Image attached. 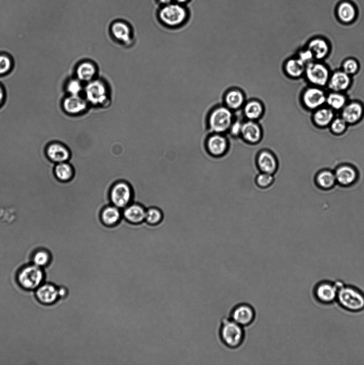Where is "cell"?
Instances as JSON below:
<instances>
[{
    "label": "cell",
    "mask_w": 364,
    "mask_h": 365,
    "mask_svg": "<svg viewBox=\"0 0 364 365\" xmlns=\"http://www.w3.org/2000/svg\"><path fill=\"white\" fill-rule=\"evenodd\" d=\"M244 328L230 318L222 319L219 328V337L222 343L229 349L239 348L245 341Z\"/></svg>",
    "instance_id": "obj_1"
},
{
    "label": "cell",
    "mask_w": 364,
    "mask_h": 365,
    "mask_svg": "<svg viewBox=\"0 0 364 365\" xmlns=\"http://www.w3.org/2000/svg\"><path fill=\"white\" fill-rule=\"evenodd\" d=\"M336 301L341 308L350 312L364 310V294L354 286L343 284L340 286Z\"/></svg>",
    "instance_id": "obj_2"
},
{
    "label": "cell",
    "mask_w": 364,
    "mask_h": 365,
    "mask_svg": "<svg viewBox=\"0 0 364 365\" xmlns=\"http://www.w3.org/2000/svg\"><path fill=\"white\" fill-rule=\"evenodd\" d=\"M235 119L232 110L225 105L215 107L210 113L208 119L209 129L211 134H225L229 130Z\"/></svg>",
    "instance_id": "obj_3"
},
{
    "label": "cell",
    "mask_w": 364,
    "mask_h": 365,
    "mask_svg": "<svg viewBox=\"0 0 364 365\" xmlns=\"http://www.w3.org/2000/svg\"><path fill=\"white\" fill-rule=\"evenodd\" d=\"M188 16L186 9L179 4L164 6L159 12L161 22L171 28H176L183 25L187 20Z\"/></svg>",
    "instance_id": "obj_4"
},
{
    "label": "cell",
    "mask_w": 364,
    "mask_h": 365,
    "mask_svg": "<svg viewBox=\"0 0 364 365\" xmlns=\"http://www.w3.org/2000/svg\"><path fill=\"white\" fill-rule=\"evenodd\" d=\"M41 267L36 265L24 267L17 276V281L22 288L27 290L37 289L44 279Z\"/></svg>",
    "instance_id": "obj_5"
},
{
    "label": "cell",
    "mask_w": 364,
    "mask_h": 365,
    "mask_svg": "<svg viewBox=\"0 0 364 365\" xmlns=\"http://www.w3.org/2000/svg\"><path fill=\"white\" fill-rule=\"evenodd\" d=\"M331 74L327 66L319 61L314 60L306 66L305 75L313 86L322 88L327 86Z\"/></svg>",
    "instance_id": "obj_6"
},
{
    "label": "cell",
    "mask_w": 364,
    "mask_h": 365,
    "mask_svg": "<svg viewBox=\"0 0 364 365\" xmlns=\"http://www.w3.org/2000/svg\"><path fill=\"white\" fill-rule=\"evenodd\" d=\"M230 145L229 138L225 134H210L204 141L206 152L215 158H222L227 155Z\"/></svg>",
    "instance_id": "obj_7"
},
{
    "label": "cell",
    "mask_w": 364,
    "mask_h": 365,
    "mask_svg": "<svg viewBox=\"0 0 364 365\" xmlns=\"http://www.w3.org/2000/svg\"><path fill=\"white\" fill-rule=\"evenodd\" d=\"M343 284L323 281L317 283L314 290L316 300L323 304H330L336 301L339 289Z\"/></svg>",
    "instance_id": "obj_8"
},
{
    "label": "cell",
    "mask_w": 364,
    "mask_h": 365,
    "mask_svg": "<svg viewBox=\"0 0 364 365\" xmlns=\"http://www.w3.org/2000/svg\"><path fill=\"white\" fill-rule=\"evenodd\" d=\"M255 318L256 312L254 308L246 303L237 304L232 308L230 314L231 320L243 327L252 325Z\"/></svg>",
    "instance_id": "obj_9"
},
{
    "label": "cell",
    "mask_w": 364,
    "mask_h": 365,
    "mask_svg": "<svg viewBox=\"0 0 364 365\" xmlns=\"http://www.w3.org/2000/svg\"><path fill=\"white\" fill-rule=\"evenodd\" d=\"M327 94L322 88L312 86L303 91L302 101L303 105L309 110H316L324 106Z\"/></svg>",
    "instance_id": "obj_10"
},
{
    "label": "cell",
    "mask_w": 364,
    "mask_h": 365,
    "mask_svg": "<svg viewBox=\"0 0 364 365\" xmlns=\"http://www.w3.org/2000/svg\"><path fill=\"white\" fill-rule=\"evenodd\" d=\"M132 197V189L126 182H119L111 190V203L118 208L126 207L131 203Z\"/></svg>",
    "instance_id": "obj_11"
},
{
    "label": "cell",
    "mask_w": 364,
    "mask_h": 365,
    "mask_svg": "<svg viewBox=\"0 0 364 365\" xmlns=\"http://www.w3.org/2000/svg\"><path fill=\"white\" fill-rule=\"evenodd\" d=\"M85 98L93 105H101L107 100L108 90L103 82L93 80L86 86Z\"/></svg>",
    "instance_id": "obj_12"
},
{
    "label": "cell",
    "mask_w": 364,
    "mask_h": 365,
    "mask_svg": "<svg viewBox=\"0 0 364 365\" xmlns=\"http://www.w3.org/2000/svg\"><path fill=\"white\" fill-rule=\"evenodd\" d=\"M336 184L343 187H349L354 185L358 180L357 170L350 164H342L335 170Z\"/></svg>",
    "instance_id": "obj_13"
},
{
    "label": "cell",
    "mask_w": 364,
    "mask_h": 365,
    "mask_svg": "<svg viewBox=\"0 0 364 365\" xmlns=\"http://www.w3.org/2000/svg\"><path fill=\"white\" fill-rule=\"evenodd\" d=\"M240 136L245 143L256 145L262 140V128L256 121L245 120L242 125Z\"/></svg>",
    "instance_id": "obj_14"
},
{
    "label": "cell",
    "mask_w": 364,
    "mask_h": 365,
    "mask_svg": "<svg viewBox=\"0 0 364 365\" xmlns=\"http://www.w3.org/2000/svg\"><path fill=\"white\" fill-rule=\"evenodd\" d=\"M256 166L260 172L274 175L279 169L278 159L274 153L268 150L260 151L256 158Z\"/></svg>",
    "instance_id": "obj_15"
},
{
    "label": "cell",
    "mask_w": 364,
    "mask_h": 365,
    "mask_svg": "<svg viewBox=\"0 0 364 365\" xmlns=\"http://www.w3.org/2000/svg\"><path fill=\"white\" fill-rule=\"evenodd\" d=\"M335 14L340 22L350 24L356 21L358 11L356 5L350 0H342L336 7Z\"/></svg>",
    "instance_id": "obj_16"
},
{
    "label": "cell",
    "mask_w": 364,
    "mask_h": 365,
    "mask_svg": "<svg viewBox=\"0 0 364 365\" xmlns=\"http://www.w3.org/2000/svg\"><path fill=\"white\" fill-rule=\"evenodd\" d=\"M364 115V107L358 101L348 102L341 110V117L348 125L357 124Z\"/></svg>",
    "instance_id": "obj_17"
},
{
    "label": "cell",
    "mask_w": 364,
    "mask_h": 365,
    "mask_svg": "<svg viewBox=\"0 0 364 365\" xmlns=\"http://www.w3.org/2000/svg\"><path fill=\"white\" fill-rule=\"evenodd\" d=\"M45 154L47 159L55 164L68 162L71 158V154L68 148L59 143H52L46 149Z\"/></svg>",
    "instance_id": "obj_18"
},
{
    "label": "cell",
    "mask_w": 364,
    "mask_h": 365,
    "mask_svg": "<svg viewBox=\"0 0 364 365\" xmlns=\"http://www.w3.org/2000/svg\"><path fill=\"white\" fill-rule=\"evenodd\" d=\"M307 47L313 54L315 59L321 60L330 53V44L325 37L317 36L309 40Z\"/></svg>",
    "instance_id": "obj_19"
},
{
    "label": "cell",
    "mask_w": 364,
    "mask_h": 365,
    "mask_svg": "<svg viewBox=\"0 0 364 365\" xmlns=\"http://www.w3.org/2000/svg\"><path fill=\"white\" fill-rule=\"evenodd\" d=\"M351 83V76L341 69L331 74L327 86L331 91L343 93L349 89Z\"/></svg>",
    "instance_id": "obj_20"
},
{
    "label": "cell",
    "mask_w": 364,
    "mask_h": 365,
    "mask_svg": "<svg viewBox=\"0 0 364 365\" xmlns=\"http://www.w3.org/2000/svg\"><path fill=\"white\" fill-rule=\"evenodd\" d=\"M224 103L225 106L232 111L240 109L246 103L245 94L238 89H231L225 93Z\"/></svg>",
    "instance_id": "obj_21"
},
{
    "label": "cell",
    "mask_w": 364,
    "mask_h": 365,
    "mask_svg": "<svg viewBox=\"0 0 364 365\" xmlns=\"http://www.w3.org/2000/svg\"><path fill=\"white\" fill-rule=\"evenodd\" d=\"M306 64L298 57H293L286 60L284 69L286 75L292 80L298 78L305 75Z\"/></svg>",
    "instance_id": "obj_22"
},
{
    "label": "cell",
    "mask_w": 364,
    "mask_h": 365,
    "mask_svg": "<svg viewBox=\"0 0 364 365\" xmlns=\"http://www.w3.org/2000/svg\"><path fill=\"white\" fill-rule=\"evenodd\" d=\"M36 297L42 304L50 305L54 303L59 298L58 289L52 284H41L37 289Z\"/></svg>",
    "instance_id": "obj_23"
},
{
    "label": "cell",
    "mask_w": 364,
    "mask_h": 365,
    "mask_svg": "<svg viewBox=\"0 0 364 365\" xmlns=\"http://www.w3.org/2000/svg\"><path fill=\"white\" fill-rule=\"evenodd\" d=\"M335 117V112L333 109L328 106H323L315 110L313 120L317 126L325 128L330 125Z\"/></svg>",
    "instance_id": "obj_24"
},
{
    "label": "cell",
    "mask_w": 364,
    "mask_h": 365,
    "mask_svg": "<svg viewBox=\"0 0 364 365\" xmlns=\"http://www.w3.org/2000/svg\"><path fill=\"white\" fill-rule=\"evenodd\" d=\"M263 104L257 100H250L246 102L242 112L246 120L257 121L262 117L264 113Z\"/></svg>",
    "instance_id": "obj_25"
},
{
    "label": "cell",
    "mask_w": 364,
    "mask_h": 365,
    "mask_svg": "<svg viewBox=\"0 0 364 365\" xmlns=\"http://www.w3.org/2000/svg\"><path fill=\"white\" fill-rule=\"evenodd\" d=\"M315 182L320 189L329 190L337 184L334 172L329 169L319 171L315 177Z\"/></svg>",
    "instance_id": "obj_26"
},
{
    "label": "cell",
    "mask_w": 364,
    "mask_h": 365,
    "mask_svg": "<svg viewBox=\"0 0 364 365\" xmlns=\"http://www.w3.org/2000/svg\"><path fill=\"white\" fill-rule=\"evenodd\" d=\"M54 173L58 181L63 183H67L73 179L75 171L72 165L66 162L55 164Z\"/></svg>",
    "instance_id": "obj_27"
},
{
    "label": "cell",
    "mask_w": 364,
    "mask_h": 365,
    "mask_svg": "<svg viewBox=\"0 0 364 365\" xmlns=\"http://www.w3.org/2000/svg\"><path fill=\"white\" fill-rule=\"evenodd\" d=\"M111 33L117 40L128 43L131 40L132 31L129 26L123 21H117L112 24Z\"/></svg>",
    "instance_id": "obj_28"
},
{
    "label": "cell",
    "mask_w": 364,
    "mask_h": 365,
    "mask_svg": "<svg viewBox=\"0 0 364 365\" xmlns=\"http://www.w3.org/2000/svg\"><path fill=\"white\" fill-rule=\"evenodd\" d=\"M64 108L69 114H79L84 111L87 103L85 100L79 97V95H71L64 101Z\"/></svg>",
    "instance_id": "obj_29"
},
{
    "label": "cell",
    "mask_w": 364,
    "mask_h": 365,
    "mask_svg": "<svg viewBox=\"0 0 364 365\" xmlns=\"http://www.w3.org/2000/svg\"><path fill=\"white\" fill-rule=\"evenodd\" d=\"M146 211L138 204H132L125 207L124 211L125 218L132 224H140L145 220Z\"/></svg>",
    "instance_id": "obj_30"
},
{
    "label": "cell",
    "mask_w": 364,
    "mask_h": 365,
    "mask_svg": "<svg viewBox=\"0 0 364 365\" xmlns=\"http://www.w3.org/2000/svg\"><path fill=\"white\" fill-rule=\"evenodd\" d=\"M347 103V98L342 92L331 91L327 94L326 104L334 111L341 110Z\"/></svg>",
    "instance_id": "obj_31"
},
{
    "label": "cell",
    "mask_w": 364,
    "mask_h": 365,
    "mask_svg": "<svg viewBox=\"0 0 364 365\" xmlns=\"http://www.w3.org/2000/svg\"><path fill=\"white\" fill-rule=\"evenodd\" d=\"M97 69L96 66L90 62H85L77 67L76 75L78 79L81 82H90L94 80L96 76Z\"/></svg>",
    "instance_id": "obj_32"
},
{
    "label": "cell",
    "mask_w": 364,
    "mask_h": 365,
    "mask_svg": "<svg viewBox=\"0 0 364 365\" xmlns=\"http://www.w3.org/2000/svg\"><path fill=\"white\" fill-rule=\"evenodd\" d=\"M119 208L115 205L106 207L101 213L103 223L108 227H112L118 224L121 216Z\"/></svg>",
    "instance_id": "obj_33"
},
{
    "label": "cell",
    "mask_w": 364,
    "mask_h": 365,
    "mask_svg": "<svg viewBox=\"0 0 364 365\" xmlns=\"http://www.w3.org/2000/svg\"><path fill=\"white\" fill-rule=\"evenodd\" d=\"M50 260L49 252L45 249L37 250L33 257L34 264L40 267L46 266L50 263Z\"/></svg>",
    "instance_id": "obj_34"
},
{
    "label": "cell",
    "mask_w": 364,
    "mask_h": 365,
    "mask_svg": "<svg viewBox=\"0 0 364 365\" xmlns=\"http://www.w3.org/2000/svg\"><path fill=\"white\" fill-rule=\"evenodd\" d=\"M360 65L358 60L353 58L345 59L342 64V70L350 76L357 74Z\"/></svg>",
    "instance_id": "obj_35"
},
{
    "label": "cell",
    "mask_w": 364,
    "mask_h": 365,
    "mask_svg": "<svg viewBox=\"0 0 364 365\" xmlns=\"http://www.w3.org/2000/svg\"><path fill=\"white\" fill-rule=\"evenodd\" d=\"M348 124L341 117H335L332 121L329 127L332 133L336 135H340L344 133L347 129Z\"/></svg>",
    "instance_id": "obj_36"
},
{
    "label": "cell",
    "mask_w": 364,
    "mask_h": 365,
    "mask_svg": "<svg viewBox=\"0 0 364 365\" xmlns=\"http://www.w3.org/2000/svg\"><path fill=\"white\" fill-rule=\"evenodd\" d=\"M274 175L260 172L256 177L255 182L260 188L265 189L270 187L274 184Z\"/></svg>",
    "instance_id": "obj_37"
},
{
    "label": "cell",
    "mask_w": 364,
    "mask_h": 365,
    "mask_svg": "<svg viewBox=\"0 0 364 365\" xmlns=\"http://www.w3.org/2000/svg\"><path fill=\"white\" fill-rule=\"evenodd\" d=\"M162 219L161 211L157 208H150L146 211L145 221L150 225H155L160 223Z\"/></svg>",
    "instance_id": "obj_38"
},
{
    "label": "cell",
    "mask_w": 364,
    "mask_h": 365,
    "mask_svg": "<svg viewBox=\"0 0 364 365\" xmlns=\"http://www.w3.org/2000/svg\"><path fill=\"white\" fill-rule=\"evenodd\" d=\"M67 90L71 95H79L82 91V85L80 80H74L68 83Z\"/></svg>",
    "instance_id": "obj_39"
},
{
    "label": "cell",
    "mask_w": 364,
    "mask_h": 365,
    "mask_svg": "<svg viewBox=\"0 0 364 365\" xmlns=\"http://www.w3.org/2000/svg\"><path fill=\"white\" fill-rule=\"evenodd\" d=\"M297 57L306 65L315 60L313 54L307 47L301 50L299 52Z\"/></svg>",
    "instance_id": "obj_40"
},
{
    "label": "cell",
    "mask_w": 364,
    "mask_h": 365,
    "mask_svg": "<svg viewBox=\"0 0 364 365\" xmlns=\"http://www.w3.org/2000/svg\"><path fill=\"white\" fill-rule=\"evenodd\" d=\"M12 66L11 60L6 56H0V75L7 73Z\"/></svg>",
    "instance_id": "obj_41"
},
{
    "label": "cell",
    "mask_w": 364,
    "mask_h": 365,
    "mask_svg": "<svg viewBox=\"0 0 364 365\" xmlns=\"http://www.w3.org/2000/svg\"><path fill=\"white\" fill-rule=\"evenodd\" d=\"M58 291L59 297H61V298L65 297L66 295L67 294V290L63 287L58 289Z\"/></svg>",
    "instance_id": "obj_42"
},
{
    "label": "cell",
    "mask_w": 364,
    "mask_h": 365,
    "mask_svg": "<svg viewBox=\"0 0 364 365\" xmlns=\"http://www.w3.org/2000/svg\"><path fill=\"white\" fill-rule=\"evenodd\" d=\"M172 1V0H158L159 3L163 6L171 4Z\"/></svg>",
    "instance_id": "obj_43"
},
{
    "label": "cell",
    "mask_w": 364,
    "mask_h": 365,
    "mask_svg": "<svg viewBox=\"0 0 364 365\" xmlns=\"http://www.w3.org/2000/svg\"><path fill=\"white\" fill-rule=\"evenodd\" d=\"M4 97V91L2 89V88H1V87H0V103H1L2 101L3 100Z\"/></svg>",
    "instance_id": "obj_44"
},
{
    "label": "cell",
    "mask_w": 364,
    "mask_h": 365,
    "mask_svg": "<svg viewBox=\"0 0 364 365\" xmlns=\"http://www.w3.org/2000/svg\"><path fill=\"white\" fill-rule=\"evenodd\" d=\"M175 1L179 4H183L188 2L189 0H175Z\"/></svg>",
    "instance_id": "obj_45"
}]
</instances>
